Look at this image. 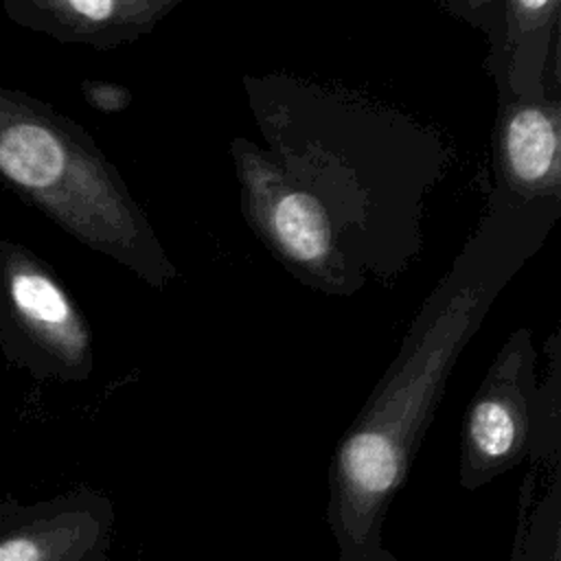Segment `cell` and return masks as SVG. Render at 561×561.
<instances>
[{"mask_svg":"<svg viewBox=\"0 0 561 561\" xmlns=\"http://www.w3.org/2000/svg\"><path fill=\"white\" fill-rule=\"evenodd\" d=\"M263 142L234 136L239 208L259 243L305 287L353 298L394 285L425 248V210L454 164L430 123L289 72L245 75Z\"/></svg>","mask_w":561,"mask_h":561,"instance_id":"obj_1","label":"cell"},{"mask_svg":"<svg viewBox=\"0 0 561 561\" xmlns=\"http://www.w3.org/2000/svg\"><path fill=\"white\" fill-rule=\"evenodd\" d=\"M559 217V202L511 204L489 195L476 230L425 296L394 359L333 449L327 524L337 561H394L383 524L447 381L497 296L543 248Z\"/></svg>","mask_w":561,"mask_h":561,"instance_id":"obj_2","label":"cell"},{"mask_svg":"<svg viewBox=\"0 0 561 561\" xmlns=\"http://www.w3.org/2000/svg\"><path fill=\"white\" fill-rule=\"evenodd\" d=\"M0 180L81 245L149 287L180 280L147 213L94 138L50 103L2 85Z\"/></svg>","mask_w":561,"mask_h":561,"instance_id":"obj_3","label":"cell"},{"mask_svg":"<svg viewBox=\"0 0 561 561\" xmlns=\"http://www.w3.org/2000/svg\"><path fill=\"white\" fill-rule=\"evenodd\" d=\"M0 348L35 379L85 381L92 329L57 274L26 245L0 241Z\"/></svg>","mask_w":561,"mask_h":561,"instance_id":"obj_4","label":"cell"},{"mask_svg":"<svg viewBox=\"0 0 561 561\" xmlns=\"http://www.w3.org/2000/svg\"><path fill=\"white\" fill-rule=\"evenodd\" d=\"M537 351L528 327L497 348L460 430L458 482L478 491L530 458L537 440Z\"/></svg>","mask_w":561,"mask_h":561,"instance_id":"obj_5","label":"cell"},{"mask_svg":"<svg viewBox=\"0 0 561 561\" xmlns=\"http://www.w3.org/2000/svg\"><path fill=\"white\" fill-rule=\"evenodd\" d=\"M443 9L489 37L486 72L497 99L561 92L559 0H451Z\"/></svg>","mask_w":561,"mask_h":561,"instance_id":"obj_6","label":"cell"},{"mask_svg":"<svg viewBox=\"0 0 561 561\" xmlns=\"http://www.w3.org/2000/svg\"><path fill=\"white\" fill-rule=\"evenodd\" d=\"M116 511L112 500L79 484L53 497L0 500V561H110Z\"/></svg>","mask_w":561,"mask_h":561,"instance_id":"obj_7","label":"cell"},{"mask_svg":"<svg viewBox=\"0 0 561 561\" xmlns=\"http://www.w3.org/2000/svg\"><path fill=\"white\" fill-rule=\"evenodd\" d=\"M491 193L511 204H561V92L497 99Z\"/></svg>","mask_w":561,"mask_h":561,"instance_id":"obj_8","label":"cell"},{"mask_svg":"<svg viewBox=\"0 0 561 561\" xmlns=\"http://www.w3.org/2000/svg\"><path fill=\"white\" fill-rule=\"evenodd\" d=\"M182 0H7V15L57 42L112 50L149 35Z\"/></svg>","mask_w":561,"mask_h":561,"instance_id":"obj_9","label":"cell"},{"mask_svg":"<svg viewBox=\"0 0 561 561\" xmlns=\"http://www.w3.org/2000/svg\"><path fill=\"white\" fill-rule=\"evenodd\" d=\"M548 366L537 388V440L530 454L535 467H559L561 462V337L554 331L546 342Z\"/></svg>","mask_w":561,"mask_h":561,"instance_id":"obj_10","label":"cell"},{"mask_svg":"<svg viewBox=\"0 0 561 561\" xmlns=\"http://www.w3.org/2000/svg\"><path fill=\"white\" fill-rule=\"evenodd\" d=\"M81 92L90 107L105 112V114H116L123 112L131 103V92L129 88L121 83H110V81H83Z\"/></svg>","mask_w":561,"mask_h":561,"instance_id":"obj_11","label":"cell"}]
</instances>
